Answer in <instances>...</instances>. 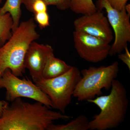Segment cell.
I'll list each match as a JSON object with an SVG mask.
<instances>
[{
  "instance_id": "cell-12",
  "label": "cell",
  "mask_w": 130,
  "mask_h": 130,
  "mask_svg": "<svg viewBox=\"0 0 130 130\" xmlns=\"http://www.w3.org/2000/svg\"><path fill=\"white\" fill-rule=\"evenodd\" d=\"M23 0H6L2 7L0 8V15L8 13L11 14L13 22L12 33L16 30L20 24L21 16V4Z\"/></svg>"
},
{
  "instance_id": "cell-20",
  "label": "cell",
  "mask_w": 130,
  "mask_h": 130,
  "mask_svg": "<svg viewBox=\"0 0 130 130\" xmlns=\"http://www.w3.org/2000/svg\"><path fill=\"white\" fill-rule=\"evenodd\" d=\"M110 5L115 9L121 11L125 7L127 0H107Z\"/></svg>"
},
{
  "instance_id": "cell-5",
  "label": "cell",
  "mask_w": 130,
  "mask_h": 130,
  "mask_svg": "<svg viewBox=\"0 0 130 130\" xmlns=\"http://www.w3.org/2000/svg\"><path fill=\"white\" fill-rule=\"evenodd\" d=\"M81 71L75 67L64 74L51 79L42 78L35 84L48 96L52 108L65 114L66 109L71 102L74 90L81 79Z\"/></svg>"
},
{
  "instance_id": "cell-24",
  "label": "cell",
  "mask_w": 130,
  "mask_h": 130,
  "mask_svg": "<svg viewBox=\"0 0 130 130\" xmlns=\"http://www.w3.org/2000/svg\"><path fill=\"white\" fill-rule=\"evenodd\" d=\"M2 0H0V4H1V3H2Z\"/></svg>"
},
{
  "instance_id": "cell-19",
  "label": "cell",
  "mask_w": 130,
  "mask_h": 130,
  "mask_svg": "<svg viewBox=\"0 0 130 130\" xmlns=\"http://www.w3.org/2000/svg\"><path fill=\"white\" fill-rule=\"evenodd\" d=\"M125 50L124 53L119 54H118L119 59L124 63L130 71V53L128 50V47H125L124 49Z\"/></svg>"
},
{
  "instance_id": "cell-18",
  "label": "cell",
  "mask_w": 130,
  "mask_h": 130,
  "mask_svg": "<svg viewBox=\"0 0 130 130\" xmlns=\"http://www.w3.org/2000/svg\"><path fill=\"white\" fill-rule=\"evenodd\" d=\"M47 5L43 0H37L32 6V13L34 14L37 13L47 12Z\"/></svg>"
},
{
  "instance_id": "cell-14",
  "label": "cell",
  "mask_w": 130,
  "mask_h": 130,
  "mask_svg": "<svg viewBox=\"0 0 130 130\" xmlns=\"http://www.w3.org/2000/svg\"><path fill=\"white\" fill-rule=\"evenodd\" d=\"M70 8L77 14H86L93 13L97 11L93 0H70Z\"/></svg>"
},
{
  "instance_id": "cell-13",
  "label": "cell",
  "mask_w": 130,
  "mask_h": 130,
  "mask_svg": "<svg viewBox=\"0 0 130 130\" xmlns=\"http://www.w3.org/2000/svg\"><path fill=\"white\" fill-rule=\"evenodd\" d=\"M89 121L86 116L82 115L66 124L55 125L52 123L47 130H88Z\"/></svg>"
},
{
  "instance_id": "cell-25",
  "label": "cell",
  "mask_w": 130,
  "mask_h": 130,
  "mask_svg": "<svg viewBox=\"0 0 130 130\" xmlns=\"http://www.w3.org/2000/svg\"><path fill=\"white\" fill-rule=\"evenodd\" d=\"M127 1H128V0H127Z\"/></svg>"
},
{
  "instance_id": "cell-4",
  "label": "cell",
  "mask_w": 130,
  "mask_h": 130,
  "mask_svg": "<svg viewBox=\"0 0 130 130\" xmlns=\"http://www.w3.org/2000/svg\"><path fill=\"white\" fill-rule=\"evenodd\" d=\"M119 68L117 61L108 66L90 67L81 71V77L78 83L73 96L79 101L94 99L101 95L102 90H109L112 82L118 73Z\"/></svg>"
},
{
  "instance_id": "cell-2",
  "label": "cell",
  "mask_w": 130,
  "mask_h": 130,
  "mask_svg": "<svg viewBox=\"0 0 130 130\" xmlns=\"http://www.w3.org/2000/svg\"><path fill=\"white\" fill-rule=\"evenodd\" d=\"M36 28L33 19L23 21L0 47V77L7 69L16 76H23L25 72L24 63L26 53L31 43L40 37Z\"/></svg>"
},
{
  "instance_id": "cell-23",
  "label": "cell",
  "mask_w": 130,
  "mask_h": 130,
  "mask_svg": "<svg viewBox=\"0 0 130 130\" xmlns=\"http://www.w3.org/2000/svg\"><path fill=\"white\" fill-rule=\"evenodd\" d=\"M125 9L127 14L130 16V4H126L125 6Z\"/></svg>"
},
{
  "instance_id": "cell-15",
  "label": "cell",
  "mask_w": 130,
  "mask_h": 130,
  "mask_svg": "<svg viewBox=\"0 0 130 130\" xmlns=\"http://www.w3.org/2000/svg\"><path fill=\"white\" fill-rule=\"evenodd\" d=\"M13 25L12 19L9 13L0 15V47L11 37Z\"/></svg>"
},
{
  "instance_id": "cell-7",
  "label": "cell",
  "mask_w": 130,
  "mask_h": 130,
  "mask_svg": "<svg viewBox=\"0 0 130 130\" xmlns=\"http://www.w3.org/2000/svg\"><path fill=\"white\" fill-rule=\"evenodd\" d=\"M96 6L98 10L105 9L107 18L114 32V41L111 46L109 55L121 53L130 42V16L126 13L125 7L118 11L112 7L107 0H98Z\"/></svg>"
},
{
  "instance_id": "cell-8",
  "label": "cell",
  "mask_w": 130,
  "mask_h": 130,
  "mask_svg": "<svg viewBox=\"0 0 130 130\" xmlns=\"http://www.w3.org/2000/svg\"><path fill=\"white\" fill-rule=\"evenodd\" d=\"M73 34L74 48L84 60L90 63H99L109 55L111 45L105 40L77 31Z\"/></svg>"
},
{
  "instance_id": "cell-3",
  "label": "cell",
  "mask_w": 130,
  "mask_h": 130,
  "mask_svg": "<svg viewBox=\"0 0 130 130\" xmlns=\"http://www.w3.org/2000/svg\"><path fill=\"white\" fill-rule=\"evenodd\" d=\"M111 88L107 95L99 96L87 101L96 105L101 110L89 121V129H115L124 120L128 105L126 89L121 82L115 79L112 82Z\"/></svg>"
},
{
  "instance_id": "cell-9",
  "label": "cell",
  "mask_w": 130,
  "mask_h": 130,
  "mask_svg": "<svg viewBox=\"0 0 130 130\" xmlns=\"http://www.w3.org/2000/svg\"><path fill=\"white\" fill-rule=\"evenodd\" d=\"M75 30L101 38L110 43L113 34L107 17L101 10L84 14L73 22Z\"/></svg>"
},
{
  "instance_id": "cell-17",
  "label": "cell",
  "mask_w": 130,
  "mask_h": 130,
  "mask_svg": "<svg viewBox=\"0 0 130 130\" xmlns=\"http://www.w3.org/2000/svg\"><path fill=\"white\" fill-rule=\"evenodd\" d=\"M47 6H55L58 9L66 10L70 8V0H43Z\"/></svg>"
},
{
  "instance_id": "cell-16",
  "label": "cell",
  "mask_w": 130,
  "mask_h": 130,
  "mask_svg": "<svg viewBox=\"0 0 130 130\" xmlns=\"http://www.w3.org/2000/svg\"><path fill=\"white\" fill-rule=\"evenodd\" d=\"M34 14L35 20L41 29H43L50 25L49 16L47 12L37 13Z\"/></svg>"
},
{
  "instance_id": "cell-11",
  "label": "cell",
  "mask_w": 130,
  "mask_h": 130,
  "mask_svg": "<svg viewBox=\"0 0 130 130\" xmlns=\"http://www.w3.org/2000/svg\"><path fill=\"white\" fill-rule=\"evenodd\" d=\"M71 67L64 61L56 58L54 53L51 54L44 66L42 75V78L51 79L59 76L67 72Z\"/></svg>"
},
{
  "instance_id": "cell-22",
  "label": "cell",
  "mask_w": 130,
  "mask_h": 130,
  "mask_svg": "<svg viewBox=\"0 0 130 130\" xmlns=\"http://www.w3.org/2000/svg\"><path fill=\"white\" fill-rule=\"evenodd\" d=\"M8 104V102L6 101H0V117L2 115L3 108Z\"/></svg>"
},
{
  "instance_id": "cell-10",
  "label": "cell",
  "mask_w": 130,
  "mask_h": 130,
  "mask_svg": "<svg viewBox=\"0 0 130 130\" xmlns=\"http://www.w3.org/2000/svg\"><path fill=\"white\" fill-rule=\"evenodd\" d=\"M54 50L48 44L32 42L28 48L24 59V66L29 70L34 83L42 78L43 71L49 56Z\"/></svg>"
},
{
  "instance_id": "cell-21",
  "label": "cell",
  "mask_w": 130,
  "mask_h": 130,
  "mask_svg": "<svg viewBox=\"0 0 130 130\" xmlns=\"http://www.w3.org/2000/svg\"><path fill=\"white\" fill-rule=\"evenodd\" d=\"M37 0H23V4L25 6L27 10L32 13V6Z\"/></svg>"
},
{
  "instance_id": "cell-6",
  "label": "cell",
  "mask_w": 130,
  "mask_h": 130,
  "mask_svg": "<svg viewBox=\"0 0 130 130\" xmlns=\"http://www.w3.org/2000/svg\"><path fill=\"white\" fill-rule=\"evenodd\" d=\"M6 90V99L12 102L15 99L26 98L40 102L50 108L52 107L51 100L35 83L28 78L21 79L7 69L0 77V89Z\"/></svg>"
},
{
  "instance_id": "cell-1",
  "label": "cell",
  "mask_w": 130,
  "mask_h": 130,
  "mask_svg": "<svg viewBox=\"0 0 130 130\" xmlns=\"http://www.w3.org/2000/svg\"><path fill=\"white\" fill-rule=\"evenodd\" d=\"M3 108L0 117V130H47L54 121L72 118L54 111L38 102H25L18 98Z\"/></svg>"
}]
</instances>
